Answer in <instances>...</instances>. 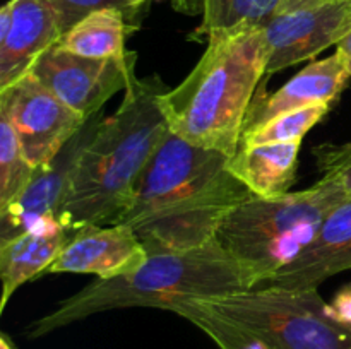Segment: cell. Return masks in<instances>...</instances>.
Segmentation results:
<instances>
[{
	"instance_id": "1",
	"label": "cell",
	"mask_w": 351,
	"mask_h": 349,
	"mask_svg": "<svg viewBox=\"0 0 351 349\" xmlns=\"http://www.w3.org/2000/svg\"><path fill=\"white\" fill-rule=\"evenodd\" d=\"M228 161L168 132L115 224L130 226L149 255L206 245L233 209L256 197Z\"/></svg>"
},
{
	"instance_id": "2",
	"label": "cell",
	"mask_w": 351,
	"mask_h": 349,
	"mask_svg": "<svg viewBox=\"0 0 351 349\" xmlns=\"http://www.w3.org/2000/svg\"><path fill=\"white\" fill-rule=\"evenodd\" d=\"M167 86L134 79L113 115L101 120L81 153L57 219L69 235L91 224H115L147 163L170 132L161 108Z\"/></svg>"
},
{
	"instance_id": "3",
	"label": "cell",
	"mask_w": 351,
	"mask_h": 349,
	"mask_svg": "<svg viewBox=\"0 0 351 349\" xmlns=\"http://www.w3.org/2000/svg\"><path fill=\"white\" fill-rule=\"evenodd\" d=\"M208 47L191 74L163 92L170 132L194 146L232 157L242 140L247 112L266 75L263 26H239L208 34Z\"/></svg>"
},
{
	"instance_id": "4",
	"label": "cell",
	"mask_w": 351,
	"mask_h": 349,
	"mask_svg": "<svg viewBox=\"0 0 351 349\" xmlns=\"http://www.w3.org/2000/svg\"><path fill=\"white\" fill-rule=\"evenodd\" d=\"M257 287V279L218 240L182 252L149 255L139 269L112 279H95L31 322L27 339L117 308L149 307L171 311L184 301H211Z\"/></svg>"
},
{
	"instance_id": "5",
	"label": "cell",
	"mask_w": 351,
	"mask_h": 349,
	"mask_svg": "<svg viewBox=\"0 0 351 349\" xmlns=\"http://www.w3.org/2000/svg\"><path fill=\"white\" fill-rule=\"evenodd\" d=\"M346 198L338 185L322 178L300 192L269 198L256 195L226 216L216 240L259 286L311 245L329 212Z\"/></svg>"
},
{
	"instance_id": "6",
	"label": "cell",
	"mask_w": 351,
	"mask_h": 349,
	"mask_svg": "<svg viewBox=\"0 0 351 349\" xmlns=\"http://www.w3.org/2000/svg\"><path fill=\"white\" fill-rule=\"evenodd\" d=\"M204 303L269 349H351V332L332 320L315 287L266 284Z\"/></svg>"
},
{
	"instance_id": "7",
	"label": "cell",
	"mask_w": 351,
	"mask_h": 349,
	"mask_svg": "<svg viewBox=\"0 0 351 349\" xmlns=\"http://www.w3.org/2000/svg\"><path fill=\"white\" fill-rule=\"evenodd\" d=\"M0 116L16 130L21 147L34 168L57 156L88 120L31 74L0 91Z\"/></svg>"
},
{
	"instance_id": "8",
	"label": "cell",
	"mask_w": 351,
	"mask_h": 349,
	"mask_svg": "<svg viewBox=\"0 0 351 349\" xmlns=\"http://www.w3.org/2000/svg\"><path fill=\"white\" fill-rule=\"evenodd\" d=\"M136 58H88L71 53L57 43L36 60L31 75L84 118L96 115L117 92L137 79Z\"/></svg>"
},
{
	"instance_id": "9",
	"label": "cell",
	"mask_w": 351,
	"mask_h": 349,
	"mask_svg": "<svg viewBox=\"0 0 351 349\" xmlns=\"http://www.w3.org/2000/svg\"><path fill=\"white\" fill-rule=\"evenodd\" d=\"M267 47L266 75L317 57L351 33V0L281 12L263 26Z\"/></svg>"
},
{
	"instance_id": "10",
	"label": "cell",
	"mask_w": 351,
	"mask_h": 349,
	"mask_svg": "<svg viewBox=\"0 0 351 349\" xmlns=\"http://www.w3.org/2000/svg\"><path fill=\"white\" fill-rule=\"evenodd\" d=\"M103 118L105 116L101 112L89 116L82 129L62 147L60 153L38 168L26 190L0 211V243L27 231L43 219L57 218L67 198L79 156Z\"/></svg>"
},
{
	"instance_id": "11",
	"label": "cell",
	"mask_w": 351,
	"mask_h": 349,
	"mask_svg": "<svg viewBox=\"0 0 351 349\" xmlns=\"http://www.w3.org/2000/svg\"><path fill=\"white\" fill-rule=\"evenodd\" d=\"M62 34L50 0H9L0 10V91L29 74Z\"/></svg>"
},
{
	"instance_id": "12",
	"label": "cell",
	"mask_w": 351,
	"mask_h": 349,
	"mask_svg": "<svg viewBox=\"0 0 351 349\" xmlns=\"http://www.w3.org/2000/svg\"><path fill=\"white\" fill-rule=\"evenodd\" d=\"M149 253L127 224H91L69 236L47 274H95L112 279L139 269Z\"/></svg>"
},
{
	"instance_id": "13",
	"label": "cell",
	"mask_w": 351,
	"mask_h": 349,
	"mask_svg": "<svg viewBox=\"0 0 351 349\" xmlns=\"http://www.w3.org/2000/svg\"><path fill=\"white\" fill-rule=\"evenodd\" d=\"M348 79L350 74L338 51L328 58L312 62L271 94L257 92L254 96L243 123L242 135L283 113L317 105L331 106L339 98Z\"/></svg>"
},
{
	"instance_id": "14",
	"label": "cell",
	"mask_w": 351,
	"mask_h": 349,
	"mask_svg": "<svg viewBox=\"0 0 351 349\" xmlns=\"http://www.w3.org/2000/svg\"><path fill=\"white\" fill-rule=\"evenodd\" d=\"M351 269V197L336 205L311 245L264 284L315 287L328 277Z\"/></svg>"
},
{
	"instance_id": "15",
	"label": "cell",
	"mask_w": 351,
	"mask_h": 349,
	"mask_svg": "<svg viewBox=\"0 0 351 349\" xmlns=\"http://www.w3.org/2000/svg\"><path fill=\"white\" fill-rule=\"evenodd\" d=\"M69 236L57 218H47L27 231L0 243V313L23 284L48 272Z\"/></svg>"
},
{
	"instance_id": "16",
	"label": "cell",
	"mask_w": 351,
	"mask_h": 349,
	"mask_svg": "<svg viewBox=\"0 0 351 349\" xmlns=\"http://www.w3.org/2000/svg\"><path fill=\"white\" fill-rule=\"evenodd\" d=\"M302 140L240 146L228 168L257 197L288 194L297 178Z\"/></svg>"
},
{
	"instance_id": "17",
	"label": "cell",
	"mask_w": 351,
	"mask_h": 349,
	"mask_svg": "<svg viewBox=\"0 0 351 349\" xmlns=\"http://www.w3.org/2000/svg\"><path fill=\"white\" fill-rule=\"evenodd\" d=\"M129 19L130 17L119 9L96 10L62 34L57 44L81 57L132 60L137 55L125 48L127 36L134 29Z\"/></svg>"
},
{
	"instance_id": "18",
	"label": "cell",
	"mask_w": 351,
	"mask_h": 349,
	"mask_svg": "<svg viewBox=\"0 0 351 349\" xmlns=\"http://www.w3.org/2000/svg\"><path fill=\"white\" fill-rule=\"evenodd\" d=\"M283 0H175L177 9L202 12V23L194 36L239 26H264L278 16Z\"/></svg>"
},
{
	"instance_id": "19",
	"label": "cell",
	"mask_w": 351,
	"mask_h": 349,
	"mask_svg": "<svg viewBox=\"0 0 351 349\" xmlns=\"http://www.w3.org/2000/svg\"><path fill=\"white\" fill-rule=\"evenodd\" d=\"M171 311L197 325L219 346V349H269L252 332L223 317L204 301H184L173 307Z\"/></svg>"
},
{
	"instance_id": "20",
	"label": "cell",
	"mask_w": 351,
	"mask_h": 349,
	"mask_svg": "<svg viewBox=\"0 0 351 349\" xmlns=\"http://www.w3.org/2000/svg\"><path fill=\"white\" fill-rule=\"evenodd\" d=\"M36 170L27 161L16 130L0 116V211L26 190Z\"/></svg>"
},
{
	"instance_id": "21",
	"label": "cell",
	"mask_w": 351,
	"mask_h": 349,
	"mask_svg": "<svg viewBox=\"0 0 351 349\" xmlns=\"http://www.w3.org/2000/svg\"><path fill=\"white\" fill-rule=\"evenodd\" d=\"M329 108H331L329 105H317L305 109H297V112L283 113V115L266 122L264 125L254 129L252 132L243 133L240 146L304 140L308 130L317 125L328 115Z\"/></svg>"
},
{
	"instance_id": "22",
	"label": "cell",
	"mask_w": 351,
	"mask_h": 349,
	"mask_svg": "<svg viewBox=\"0 0 351 349\" xmlns=\"http://www.w3.org/2000/svg\"><path fill=\"white\" fill-rule=\"evenodd\" d=\"M50 3L57 10L64 33H67L74 24L96 10L119 9L123 10L130 19H134L139 7L143 5L141 0H50Z\"/></svg>"
},
{
	"instance_id": "23",
	"label": "cell",
	"mask_w": 351,
	"mask_h": 349,
	"mask_svg": "<svg viewBox=\"0 0 351 349\" xmlns=\"http://www.w3.org/2000/svg\"><path fill=\"white\" fill-rule=\"evenodd\" d=\"M314 154L317 156L322 180L332 181L346 197H351V140L341 146H319Z\"/></svg>"
},
{
	"instance_id": "24",
	"label": "cell",
	"mask_w": 351,
	"mask_h": 349,
	"mask_svg": "<svg viewBox=\"0 0 351 349\" xmlns=\"http://www.w3.org/2000/svg\"><path fill=\"white\" fill-rule=\"evenodd\" d=\"M329 315L339 327L351 332V286L338 291L332 303H329Z\"/></svg>"
},
{
	"instance_id": "25",
	"label": "cell",
	"mask_w": 351,
	"mask_h": 349,
	"mask_svg": "<svg viewBox=\"0 0 351 349\" xmlns=\"http://www.w3.org/2000/svg\"><path fill=\"white\" fill-rule=\"evenodd\" d=\"M328 2H331V0H283L280 14L308 9V7H317V5H322V3H328Z\"/></svg>"
},
{
	"instance_id": "26",
	"label": "cell",
	"mask_w": 351,
	"mask_h": 349,
	"mask_svg": "<svg viewBox=\"0 0 351 349\" xmlns=\"http://www.w3.org/2000/svg\"><path fill=\"white\" fill-rule=\"evenodd\" d=\"M336 51L343 57V62L346 65V70H348L350 77H351V33L348 36L343 38L338 44H336Z\"/></svg>"
},
{
	"instance_id": "27",
	"label": "cell",
	"mask_w": 351,
	"mask_h": 349,
	"mask_svg": "<svg viewBox=\"0 0 351 349\" xmlns=\"http://www.w3.org/2000/svg\"><path fill=\"white\" fill-rule=\"evenodd\" d=\"M0 349H16L12 339H10L5 332H2V334H0Z\"/></svg>"
},
{
	"instance_id": "28",
	"label": "cell",
	"mask_w": 351,
	"mask_h": 349,
	"mask_svg": "<svg viewBox=\"0 0 351 349\" xmlns=\"http://www.w3.org/2000/svg\"><path fill=\"white\" fill-rule=\"evenodd\" d=\"M141 2H143V3H144V2H147V0H141Z\"/></svg>"
}]
</instances>
